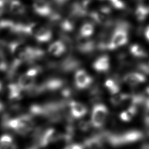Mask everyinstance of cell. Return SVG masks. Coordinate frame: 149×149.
Returning a JSON list of instances; mask_svg holds the SVG:
<instances>
[{
    "label": "cell",
    "mask_w": 149,
    "mask_h": 149,
    "mask_svg": "<svg viewBox=\"0 0 149 149\" xmlns=\"http://www.w3.org/2000/svg\"><path fill=\"white\" fill-rule=\"evenodd\" d=\"M105 86L112 95L119 93L120 90L118 83L112 79H107L105 81Z\"/></svg>",
    "instance_id": "e0dca14e"
},
{
    "label": "cell",
    "mask_w": 149,
    "mask_h": 149,
    "mask_svg": "<svg viewBox=\"0 0 149 149\" xmlns=\"http://www.w3.org/2000/svg\"><path fill=\"white\" fill-rule=\"evenodd\" d=\"M10 8L12 12L15 13H22L24 12V6L23 5L17 1H13L11 2Z\"/></svg>",
    "instance_id": "44dd1931"
},
{
    "label": "cell",
    "mask_w": 149,
    "mask_h": 149,
    "mask_svg": "<svg viewBox=\"0 0 149 149\" xmlns=\"http://www.w3.org/2000/svg\"><path fill=\"white\" fill-rule=\"evenodd\" d=\"M145 149H149V145L145 146Z\"/></svg>",
    "instance_id": "4316f807"
},
{
    "label": "cell",
    "mask_w": 149,
    "mask_h": 149,
    "mask_svg": "<svg viewBox=\"0 0 149 149\" xmlns=\"http://www.w3.org/2000/svg\"><path fill=\"white\" fill-rule=\"evenodd\" d=\"M94 32V26L90 23L84 24L80 29V36L84 38H87L91 36Z\"/></svg>",
    "instance_id": "ac0fdd59"
},
{
    "label": "cell",
    "mask_w": 149,
    "mask_h": 149,
    "mask_svg": "<svg viewBox=\"0 0 149 149\" xmlns=\"http://www.w3.org/2000/svg\"><path fill=\"white\" fill-rule=\"evenodd\" d=\"M0 149H17V147L13 137L8 134H5L0 137Z\"/></svg>",
    "instance_id": "9a60e30c"
},
{
    "label": "cell",
    "mask_w": 149,
    "mask_h": 149,
    "mask_svg": "<svg viewBox=\"0 0 149 149\" xmlns=\"http://www.w3.org/2000/svg\"><path fill=\"white\" fill-rule=\"evenodd\" d=\"M31 33L34 34L36 38L41 42H45L51 38V31L45 27L33 24Z\"/></svg>",
    "instance_id": "52a82bcc"
},
{
    "label": "cell",
    "mask_w": 149,
    "mask_h": 149,
    "mask_svg": "<svg viewBox=\"0 0 149 149\" xmlns=\"http://www.w3.org/2000/svg\"><path fill=\"white\" fill-rule=\"evenodd\" d=\"M69 112L71 116L79 119L83 117L87 112V107L80 102L72 101L68 103Z\"/></svg>",
    "instance_id": "8992f818"
},
{
    "label": "cell",
    "mask_w": 149,
    "mask_h": 149,
    "mask_svg": "<svg viewBox=\"0 0 149 149\" xmlns=\"http://www.w3.org/2000/svg\"><path fill=\"white\" fill-rule=\"evenodd\" d=\"M61 139V133L54 128H48L43 131L38 139V147H44Z\"/></svg>",
    "instance_id": "3957f363"
},
{
    "label": "cell",
    "mask_w": 149,
    "mask_h": 149,
    "mask_svg": "<svg viewBox=\"0 0 149 149\" xmlns=\"http://www.w3.org/2000/svg\"><path fill=\"white\" fill-rule=\"evenodd\" d=\"M127 95V94L119 93L113 94L110 98V102L113 106H115V107L119 106L122 104V102H123V101L125 100Z\"/></svg>",
    "instance_id": "d6986e66"
},
{
    "label": "cell",
    "mask_w": 149,
    "mask_h": 149,
    "mask_svg": "<svg viewBox=\"0 0 149 149\" xmlns=\"http://www.w3.org/2000/svg\"><path fill=\"white\" fill-rule=\"evenodd\" d=\"M127 41V31L124 28L118 27L111 37L108 49H113L125 45Z\"/></svg>",
    "instance_id": "277c9868"
},
{
    "label": "cell",
    "mask_w": 149,
    "mask_h": 149,
    "mask_svg": "<svg viewBox=\"0 0 149 149\" xmlns=\"http://www.w3.org/2000/svg\"><path fill=\"white\" fill-rule=\"evenodd\" d=\"M84 144L80 143H72L67 146L64 149H84Z\"/></svg>",
    "instance_id": "603a6c76"
},
{
    "label": "cell",
    "mask_w": 149,
    "mask_h": 149,
    "mask_svg": "<svg viewBox=\"0 0 149 149\" xmlns=\"http://www.w3.org/2000/svg\"><path fill=\"white\" fill-rule=\"evenodd\" d=\"M108 116V109L103 104L97 103L93 106L91 124L95 128L101 127L106 123Z\"/></svg>",
    "instance_id": "7a4b0ae2"
},
{
    "label": "cell",
    "mask_w": 149,
    "mask_h": 149,
    "mask_svg": "<svg viewBox=\"0 0 149 149\" xmlns=\"http://www.w3.org/2000/svg\"><path fill=\"white\" fill-rule=\"evenodd\" d=\"M149 12V9L143 6H140L137 8L136 11V17L139 20H142L146 18Z\"/></svg>",
    "instance_id": "7402d4cb"
},
{
    "label": "cell",
    "mask_w": 149,
    "mask_h": 149,
    "mask_svg": "<svg viewBox=\"0 0 149 149\" xmlns=\"http://www.w3.org/2000/svg\"><path fill=\"white\" fill-rule=\"evenodd\" d=\"M112 5L116 8H123L124 5L121 0H109Z\"/></svg>",
    "instance_id": "cb8c5ba5"
},
{
    "label": "cell",
    "mask_w": 149,
    "mask_h": 149,
    "mask_svg": "<svg viewBox=\"0 0 149 149\" xmlns=\"http://www.w3.org/2000/svg\"><path fill=\"white\" fill-rule=\"evenodd\" d=\"M2 125L6 129H9L20 134L25 135L32 131L34 122L30 115H23L10 118L5 116Z\"/></svg>",
    "instance_id": "6da1fadb"
},
{
    "label": "cell",
    "mask_w": 149,
    "mask_h": 149,
    "mask_svg": "<svg viewBox=\"0 0 149 149\" xmlns=\"http://www.w3.org/2000/svg\"><path fill=\"white\" fill-rule=\"evenodd\" d=\"M94 69L100 72H106L109 68V60L107 55H103L97 59L93 63Z\"/></svg>",
    "instance_id": "8fae6325"
},
{
    "label": "cell",
    "mask_w": 149,
    "mask_h": 149,
    "mask_svg": "<svg viewBox=\"0 0 149 149\" xmlns=\"http://www.w3.org/2000/svg\"><path fill=\"white\" fill-rule=\"evenodd\" d=\"M65 1H66V0H57V1H58V2H62Z\"/></svg>",
    "instance_id": "83f0119b"
},
{
    "label": "cell",
    "mask_w": 149,
    "mask_h": 149,
    "mask_svg": "<svg viewBox=\"0 0 149 149\" xmlns=\"http://www.w3.org/2000/svg\"><path fill=\"white\" fill-rule=\"evenodd\" d=\"M131 54L137 57H144L146 54L145 51L142 47L137 44H134L131 46L130 49Z\"/></svg>",
    "instance_id": "ffe728a7"
},
{
    "label": "cell",
    "mask_w": 149,
    "mask_h": 149,
    "mask_svg": "<svg viewBox=\"0 0 149 149\" xmlns=\"http://www.w3.org/2000/svg\"><path fill=\"white\" fill-rule=\"evenodd\" d=\"M137 112V105L133 104L128 107L125 110L122 111L119 114V118L123 122H129L136 115Z\"/></svg>",
    "instance_id": "4fadbf2b"
},
{
    "label": "cell",
    "mask_w": 149,
    "mask_h": 149,
    "mask_svg": "<svg viewBox=\"0 0 149 149\" xmlns=\"http://www.w3.org/2000/svg\"><path fill=\"white\" fill-rule=\"evenodd\" d=\"M23 89L18 84H11L8 86V98L11 101H17L22 98Z\"/></svg>",
    "instance_id": "30bf717a"
},
{
    "label": "cell",
    "mask_w": 149,
    "mask_h": 149,
    "mask_svg": "<svg viewBox=\"0 0 149 149\" xmlns=\"http://www.w3.org/2000/svg\"><path fill=\"white\" fill-rule=\"evenodd\" d=\"M35 77L27 73L21 75L18 80V85L23 90H30L33 87Z\"/></svg>",
    "instance_id": "9c48e42d"
},
{
    "label": "cell",
    "mask_w": 149,
    "mask_h": 149,
    "mask_svg": "<svg viewBox=\"0 0 149 149\" xmlns=\"http://www.w3.org/2000/svg\"><path fill=\"white\" fill-rule=\"evenodd\" d=\"M39 147H36V146H33L31 147H30L28 149H38Z\"/></svg>",
    "instance_id": "d4e9b609"
},
{
    "label": "cell",
    "mask_w": 149,
    "mask_h": 149,
    "mask_svg": "<svg viewBox=\"0 0 149 149\" xmlns=\"http://www.w3.org/2000/svg\"><path fill=\"white\" fill-rule=\"evenodd\" d=\"M146 77L140 73L131 72L126 74L123 77V80L130 86H136L146 81Z\"/></svg>",
    "instance_id": "ba28073f"
},
{
    "label": "cell",
    "mask_w": 149,
    "mask_h": 149,
    "mask_svg": "<svg viewBox=\"0 0 149 149\" xmlns=\"http://www.w3.org/2000/svg\"><path fill=\"white\" fill-rule=\"evenodd\" d=\"M92 78L84 70H79L74 76V82L77 88L84 89L88 87L92 83Z\"/></svg>",
    "instance_id": "5b68a950"
},
{
    "label": "cell",
    "mask_w": 149,
    "mask_h": 149,
    "mask_svg": "<svg viewBox=\"0 0 149 149\" xmlns=\"http://www.w3.org/2000/svg\"><path fill=\"white\" fill-rule=\"evenodd\" d=\"M66 47L61 41L53 42L48 47V52L55 56H61L65 51Z\"/></svg>",
    "instance_id": "5bb4252c"
},
{
    "label": "cell",
    "mask_w": 149,
    "mask_h": 149,
    "mask_svg": "<svg viewBox=\"0 0 149 149\" xmlns=\"http://www.w3.org/2000/svg\"><path fill=\"white\" fill-rule=\"evenodd\" d=\"M63 85V81L59 79H52L46 81L43 87L40 88L41 91L47 90L48 91H55L61 88Z\"/></svg>",
    "instance_id": "2e32d148"
},
{
    "label": "cell",
    "mask_w": 149,
    "mask_h": 149,
    "mask_svg": "<svg viewBox=\"0 0 149 149\" xmlns=\"http://www.w3.org/2000/svg\"><path fill=\"white\" fill-rule=\"evenodd\" d=\"M2 88H3V86H2V83L0 81V92L2 90Z\"/></svg>",
    "instance_id": "484cf974"
},
{
    "label": "cell",
    "mask_w": 149,
    "mask_h": 149,
    "mask_svg": "<svg viewBox=\"0 0 149 149\" xmlns=\"http://www.w3.org/2000/svg\"><path fill=\"white\" fill-rule=\"evenodd\" d=\"M34 9L38 14L47 16L51 13V9L45 0H36L34 3Z\"/></svg>",
    "instance_id": "7c38bea8"
}]
</instances>
